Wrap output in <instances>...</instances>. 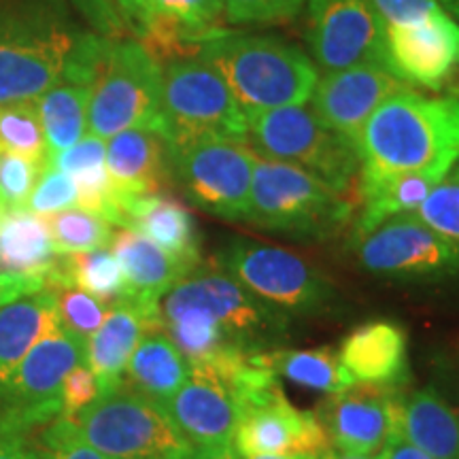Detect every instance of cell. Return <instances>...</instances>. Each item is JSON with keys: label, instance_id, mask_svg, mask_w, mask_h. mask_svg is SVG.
I'll return each mask as SVG.
<instances>
[{"label": "cell", "instance_id": "cell-3", "mask_svg": "<svg viewBox=\"0 0 459 459\" xmlns=\"http://www.w3.org/2000/svg\"><path fill=\"white\" fill-rule=\"evenodd\" d=\"M232 91L247 122L254 115L307 105L317 85V65L300 48L266 34L223 30L198 51Z\"/></svg>", "mask_w": 459, "mask_h": 459}, {"label": "cell", "instance_id": "cell-27", "mask_svg": "<svg viewBox=\"0 0 459 459\" xmlns=\"http://www.w3.org/2000/svg\"><path fill=\"white\" fill-rule=\"evenodd\" d=\"M398 434L432 459H459V415L432 389H400Z\"/></svg>", "mask_w": 459, "mask_h": 459}, {"label": "cell", "instance_id": "cell-25", "mask_svg": "<svg viewBox=\"0 0 459 459\" xmlns=\"http://www.w3.org/2000/svg\"><path fill=\"white\" fill-rule=\"evenodd\" d=\"M226 0H152V22L143 37L156 51L200 48L223 32Z\"/></svg>", "mask_w": 459, "mask_h": 459}, {"label": "cell", "instance_id": "cell-50", "mask_svg": "<svg viewBox=\"0 0 459 459\" xmlns=\"http://www.w3.org/2000/svg\"><path fill=\"white\" fill-rule=\"evenodd\" d=\"M319 459H381V457H370V455H355V453H347V451H341V449H334V446H330L328 451H324V453H321Z\"/></svg>", "mask_w": 459, "mask_h": 459}, {"label": "cell", "instance_id": "cell-29", "mask_svg": "<svg viewBox=\"0 0 459 459\" xmlns=\"http://www.w3.org/2000/svg\"><path fill=\"white\" fill-rule=\"evenodd\" d=\"M192 366L164 330L141 338L124 372V385L164 406L187 381Z\"/></svg>", "mask_w": 459, "mask_h": 459}, {"label": "cell", "instance_id": "cell-55", "mask_svg": "<svg viewBox=\"0 0 459 459\" xmlns=\"http://www.w3.org/2000/svg\"><path fill=\"white\" fill-rule=\"evenodd\" d=\"M0 271H3V268H0Z\"/></svg>", "mask_w": 459, "mask_h": 459}, {"label": "cell", "instance_id": "cell-44", "mask_svg": "<svg viewBox=\"0 0 459 459\" xmlns=\"http://www.w3.org/2000/svg\"><path fill=\"white\" fill-rule=\"evenodd\" d=\"M79 13L90 20V24L96 28V32L102 37L113 39L122 28V15L115 9L111 0H68Z\"/></svg>", "mask_w": 459, "mask_h": 459}, {"label": "cell", "instance_id": "cell-2", "mask_svg": "<svg viewBox=\"0 0 459 459\" xmlns=\"http://www.w3.org/2000/svg\"><path fill=\"white\" fill-rule=\"evenodd\" d=\"M85 34L68 0H0V105L41 99Z\"/></svg>", "mask_w": 459, "mask_h": 459}, {"label": "cell", "instance_id": "cell-18", "mask_svg": "<svg viewBox=\"0 0 459 459\" xmlns=\"http://www.w3.org/2000/svg\"><path fill=\"white\" fill-rule=\"evenodd\" d=\"M385 60L402 83L440 88L459 68V22L449 13L406 26H387Z\"/></svg>", "mask_w": 459, "mask_h": 459}, {"label": "cell", "instance_id": "cell-53", "mask_svg": "<svg viewBox=\"0 0 459 459\" xmlns=\"http://www.w3.org/2000/svg\"><path fill=\"white\" fill-rule=\"evenodd\" d=\"M7 213V206H4L3 203H0V220H3V215Z\"/></svg>", "mask_w": 459, "mask_h": 459}, {"label": "cell", "instance_id": "cell-36", "mask_svg": "<svg viewBox=\"0 0 459 459\" xmlns=\"http://www.w3.org/2000/svg\"><path fill=\"white\" fill-rule=\"evenodd\" d=\"M417 220L459 245V172L453 170L428 194L415 211Z\"/></svg>", "mask_w": 459, "mask_h": 459}, {"label": "cell", "instance_id": "cell-38", "mask_svg": "<svg viewBox=\"0 0 459 459\" xmlns=\"http://www.w3.org/2000/svg\"><path fill=\"white\" fill-rule=\"evenodd\" d=\"M74 206H77V187L71 177L45 162L26 209L41 217H51Z\"/></svg>", "mask_w": 459, "mask_h": 459}, {"label": "cell", "instance_id": "cell-28", "mask_svg": "<svg viewBox=\"0 0 459 459\" xmlns=\"http://www.w3.org/2000/svg\"><path fill=\"white\" fill-rule=\"evenodd\" d=\"M60 325L57 290L54 287L0 307V385L34 344Z\"/></svg>", "mask_w": 459, "mask_h": 459}, {"label": "cell", "instance_id": "cell-54", "mask_svg": "<svg viewBox=\"0 0 459 459\" xmlns=\"http://www.w3.org/2000/svg\"><path fill=\"white\" fill-rule=\"evenodd\" d=\"M455 170H457V172H459V164H455Z\"/></svg>", "mask_w": 459, "mask_h": 459}, {"label": "cell", "instance_id": "cell-10", "mask_svg": "<svg viewBox=\"0 0 459 459\" xmlns=\"http://www.w3.org/2000/svg\"><path fill=\"white\" fill-rule=\"evenodd\" d=\"M215 262L257 300L281 313L321 311L332 298L330 281L311 262L283 247L237 240Z\"/></svg>", "mask_w": 459, "mask_h": 459}, {"label": "cell", "instance_id": "cell-6", "mask_svg": "<svg viewBox=\"0 0 459 459\" xmlns=\"http://www.w3.org/2000/svg\"><path fill=\"white\" fill-rule=\"evenodd\" d=\"M247 145L260 158L311 172L342 196H358L359 153L351 143L328 128L313 108L283 107L249 117Z\"/></svg>", "mask_w": 459, "mask_h": 459}, {"label": "cell", "instance_id": "cell-22", "mask_svg": "<svg viewBox=\"0 0 459 459\" xmlns=\"http://www.w3.org/2000/svg\"><path fill=\"white\" fill-rule=\"evenodd\" d=\"M107 170L122 198L162 194L170 181L169 147L156 130H126L107 139Z\"/></svg>", "mask_w": 459, "mask_h": 459}, {"label": "cell", "instance_id": "cell-39", "mask_svg": "<svg viewBox=\"0 0 459 459\" xmlns=\"http://www.w3.org/2000/svg\"><path fill=\"white\" fill-rule=\"evenodd\" d=\"M57 308H60L62 325L85 341L100 328L107 317L105 302L96 300L94 296L85 294L77 287L57 290Z\"/></svg>", "mask_w": 459, "mask_h": 459}, {"label": "cell", "instance_id": "cell-37", "mask_svg": "<svg viewBox=\"0 0 459 459\" xmlns=\"http://www.w3.org/2000/svg\"><path fill=\"white\" fill-rule=\"evenodd\" d=\"M43 164L41 160L0 149V203L7 206V211L26 209Z\"/></svg>", "mask_w": 459, "mask_h": 459}, {"label": "cell", "instance_id": "cell-46", "mask_svg": "<svg viewBox=\"0 0 459 459\" xmlns=\"http://www.w3.org/2000/svg\"><path fill=\"white\" fill-rule=\"evenodd\" d=\"M0 459H49L43 445H34L24 434L0 432Z\"/></svg>", "mask_w": 459, "mask_h": 459}, {"label": "cell", "instance_id": "cell-23", "mask_svg": "<svg viewBox=\"0 0 459 459\" xmlns=\"http://www.w3.org/2000/svg\"><path fill=\"white\" fill-rule=\"evenodd\" d=\"M338 358L355 383L398 385L409 377L406 334L389 321H372L353 330L342 341Z\"/></svg>", "mask_w": 459, "mask_h": 459}, {"label": "cell", "instance_id": "cell-14", "mask_svg": "<svg viewBox=\"0 0 459 459\" xmlns=\"http://www.w3.org/2000/svg\"><path fill=\"white\" fill-rule=\"evenodd\" d=\"M385 30L370 0H308V49L325 73L353 66L387 68Z\"/></svg>", "mask_w": 459, "mask_h": 459}, {"label": "cell", "instance_id": "cell-9", "mask_svg": "<svg viewBox=\"0 0 459 459\" xmlns=\"http://www.w3.org/2000/svg\"><path fill=\"white\" fill-rule=\"evenodd\" d=\"M85 361V338L65 325L41 338L0 385V432L24 434L62 415V383Z\"/></svg>", "mask_w": 459, "mask_h": 459}, {"label": "cell", "instance_id": "cell-40", "mask_svg": "<svg viewBox=\"0 0 459 459\" xmlns=\"http://www.w3.org/2000/svg\"><path fill=\"white\" fill-rule=\"evenodd\" d=\"M308 0H226L232 24H281L300 13Z\"/></svg>", "mask_w": 459, "mask_h": 459}, {"label": "cell", "instance_id": "cell-4", "mask_svg": "<svg viewBox=\"0 0 459 459\" xmlns=\"http://www.w3.org/2000/svg\"><path fill=\"white\" fill-rule=\"evenodd\" d=\"M160 134L169 152L203 141L247 143L249 122L204 57H170L162 66Z\"/></svg>", "mask_w": 459, "mask_h": 459}, {"label": "cell", "instance_id": "cell-7", "mask_svg": "<svg viewBox=\"0 0 459 459\" xmlns=\"http://www.w3.org/2000/svg\"><path fill=\"white\" fill-rule=\"evenodd\" d=\"M162 65L141 41L107 45L90 99L88 132L107 141L126 130H160ZM160 134V132H158Z\"/></svg>", "mask_w": 459, "mask_h": 459}, {"label": "cell", "instance_id": "cell-21", "mask_svg": "<svg viewBox=\"0 0 459 459\" xmlns=\"http://www.w3.org/2000/svg\"><path fill=\"white\" fill-rule=\"evenodd\" d=\"M152 330H160L156 315L126 298L113 302L100 328L85 341V361L99 383L100 394L122 385L130 355L141 338Z\"/></svg>", "mask_w": 459, "mask_h": 459}, {"label": "cell", "instance_id": "cell-52", "mask_svg": "<svg viewBox=\"0 0 459 459\" xmlns=\"http://www.w3.org/2000/svg\"><path fill=\"white\" fill-rule=\"evenodd\" d=\"M440 4H443V9L449 13L451 17H455L459 22V0H438Z\"/></svg>", "mask_w": 459, "mask_h": 459}, {"label": "cell", "instance_id": "cell-35", "mask_svg": "<svg viewBox=\"0 0 459 459\" xmlns=\"http://www.w3.org/2000/svg\"><path fill=\"white\" fill-rule=\"evenodd\" d=\"M0 149L45 162L48 143L37 100L0 105Z\"/></svg>", "mask_w": 459, "mask_h": 459}, {"label": "cell", "instance_id": "cell-31", "mask_svg": "<svg viewBox=\"0 0 459 459\" xmlns=\"http://www.w3.org/2000/svg\"><path fill=\"white\" fill-rule=\"evenodd\" d=\"M48 217L11 209L0 220V268L11 274H48L56 264Z\"/></svg>", "mask_w": 459, "mask_h": 459}, {"label": "cell", "instance_id": "cell-19", "mask_svg": "<svg viewBox=\"0 0 459 459\" xmlns=\"http://www.w3.org/2000/svg\"><path fill=\"white\" fill-rule=\"evenodd\" d=\"M162 409L189 445L232 446L240 417L238 402L226 378L211 366H192L187 381Z\"/></svg>", "mask_w": 459, "mask_h": 459}, {"label": "cell", "instance_id": "cell-24", "mask_svg": "<svg viewBox=\"0 0 459 459\" xmlns=\"http://www.w3.org/2000/svg\"><path fill=\"white\" fill-rule=\"evenodd\" d=\"M122 228H130L181 257L192 266L200 264V237L196 221L175 198L164 194L130 196L122 200Z\"/></svg>", "mask_w": 459, "mask_h": 459}, {"label": "cell", "instance_id": "cell-47", "mask_svg": "<svg viewBox=\"0 0 459 459\" xmlns=\"http://www.w3.org/2000/svg\"><path fill=\"white\" fill-rule=\"evenodd\" d=\"M117 11L130 22L141 34H145L149 22H152V0H115Z\"/></svg>", "mask_w": 459, "mask_h": 459}, {"label": "cell", "instance_id": "cell-13", "mask_svg": "<svg viewBox=\"0 0 459 459\" xmlns=\"http://www.w3.org/2000/svg\"><path fill=\"white\" fill-rule=\"evenodd\" d=\"M359 266L377 277L402 281L443 279L459 273V245L415 215H398L353 238Z\"/></svg>", "mask_w": 459, "mask_h": 459}, {"label": "cell", "instance_id": "cell-45", "mask_svg": "<svg viewBox=\"0 0 459 459\" xmlns=\"http://www.w3.org/2000/svg\"><path fill=\"white\" fill-rule=\"evenodd\" d=\"M48 279L41 274H11L0 273V307L20 300V298L39 294L48 290Z\"/></svg>", "mask_w": 459, "mask_h": 459}, {"label": "cell", "instance_id": "cell-34", "mask_svg": "<svg viewBox=\"0 0 459 459\" xmlns=\"http://www.w3.org/2000/svg\"><path fill=\"white\" fill-rule=\"evenodd\" d=\"M54 249L57 255L83 254L111 245L113 223L85 209H66L48 217Z\"/></svg>", "mask_w": 459, "mask_h": 459}, {"label": "cell", "instance_id": "cell-15", "mask_svg": "<svg viewBox=\"0 0 459 459\" xmlns=\"http://www.w3.org/2000/svg\"><path fill=\"white\" fill-rule=\"evenodd\" d=\"M398 385L355 383L315 411L334 449L375 457L398 434Z\"/></svg>", "mask_w": 459, "mask_h": 459}, {"label": "cell", "instance_id": "cell-41", "mask_svg": "<svg viewBox=\"0 0 459 459\" xmlns=\"http://www.w3.org/2000/svg\"><path fill=\"white\" fill-rule=\"evenodd\" d=\"M41 445L48 451L49 459H117L105 455L99 449L85 443L73 423L65 417H57L54 423L45 428L41 436Z\"/></svg>", "mask_w": 459, "mask_h": 459}, {"label": "cell", "instance_id": "cell-12", "mask_svg": "<svg viewBox=\"0 0 459 459\" xmlns=\"http://www.w3.org/2000/svg\"><path fill=\"white\" fill-rule=\"evenodd\" d=\"M170 172L206 213L245 221L257 153L247 143L203 141L169 152Z\"/></svg>", "mask_w": 459, "mask_h": 459}, {"label": "cell", "instance_id": "cell-1", "mask_svg": "<svg viewBox=\"0 0 459 459\" xmlns=\"http://www.w3.org/2000/svg\"><path fill=\"white\" fill-rule=\"evenodd\" d=\"M358 153L359 181L404 172L446 177L459 162V96L395 91L370 115Z\"/></svg>", "mask_w": 459, "mask_h": 459}, {"label": "cell", "instance_id": "cell-17", "mask_svg": "<svg viewBox=\"0 0 459 459\" xmlns=\"http://www.w3.org/2000/svg\"><path fill=\"white\" fill-rule=\"evenodd\" d=\"M394 73L381 66H353L328 71L317 79L311 94L313 113L358 149L370 115L395 91L404 90Z\"/></svg>", "mask_w": 459, "mask_h": 459}, {"label": "cell", "instance_id": "cell-30", "mask_svg": "<svg viewBox=\"0 0 459 459\" xmlns=\"http://www.w3.org/2000/svg\"><path fill=\"white\" fill-rule=\"evenodd\" d=\"M443 179L445 177L438 172H404L385 179L359 181L358 200L361 211L355 221L353 238L372 232L392 217L415 213L419 204Z\"/></svg>", "mask_w": 459, "mask_h": 459}, {"label": "cell", "instance_id": "cell-33", "mask_svg": "<svg viewBox=\"0 0 459 459\" xmlns=\"http://www.w3.org/2000/svg\"><path fill=\"white\" fill-rule=\"evenodd\" d=\"M271 366L277 377L324 394H338L355 385L334 349H271Z\"/></svg>", "mask_w": 459, "mask_h": 459}, {"label": "cell", "instance_id": "cell-49", "mask_svg": "<svg viewBox=\"0 0 459 459\" xmlns=\"http://www.w3.org/2000/svg\"><path fill=\"white\" fill-rule=\"evenodd\" d=\"M170 459H237L232 446H187Z\"/></svg>", "mask_w": 459, "mask_h": 459}, {"label": "cell", "instance_id": "cell-11", "mask_svg": "<svg viewBox=\"0 0 459 459\" xmlns=\"http://www.w3.org/2000/svg\"><path fill=\"white\" fill-rule=\"evenodd\" d=\"M200 311L240 347L262 349L285 328V313L268 307L221 268L196 266L160 300V313Z\"/></svg>", "mask_w": 459, "mask_h": 459}, {"label": "cell", "instance_id": "cell-5", "mask_svg": "<svg viewBox=\"0 0 459 459\" xmlns=\"http://www.w3.org/2000/svg\"><path fill=\"white\" fill-rule=\"evenodd\" d=\"M355 203L298 166L257 156L245 221L296 238L324 240L351 221Z\"/></svg>", "mask_w": 459, "mask_h": 459}, {"label": "cell", "instance_id": "cell-20", "mask_svg": "<svg viewBox=\"0 0 459 459\" xmlns=\"http://www.w3.org/2000/svg\"><path fill=\"white\" fill-rule=\"evenodd\" d=\"M108 247L122 268L126 300L139 304L158 319L160 300L196 268L130 228L117 230Z\"/></svg>", "mask_w": 459, "mask_h": 459}, {"label": "cell", "instance_id": "cell-51", "mask_svg": "<svg viewBox=\"0 0 459 459\" xmlns=\"http://www.w3.org/2000/svg\"><path fill=\"white\" fill-rule=\"evenodd\" d=\"M237 459H319V457H315V455H302V453H291V455H255V457L237 455Z\"/></svg>", "mask_w": 459, "mask_h": 459}, {"label": "cell", "instance_id": "cell-26", "mask_svg": "<svg viewBox=\"0 0 459 459\" xmlns=\"http://www.w3.org/2000/svg\"><path fill=\"white\" fill-rule=\"evenodd\" d=\"M57 170L66 172L77 187V206L105 217L108 223L122 228V196L113 187L107 170V141L99 136H83L77 145L45 160Z\"/></svg>", "mask_w": 459, "mask_h": 459}, {"label": "cell", "instance_id": "cell-8", "mask_svg": "<svg viewBox=\"0 0 459 459\" xmlns=\"http://www.w3.org/2000/svg\"><path fill=\"white\" fill-rule=\"evenodd\" d=\"M65 419L85 443L117 459H170L192 446L162 406L124 383Z\"/></svg>", "mask_w": 459, "mask_h": 459}, {"label": "cell", "instance_id": "cell-43", "mask_svg": "<svg viewBox=\"0 0 459 459\" xmlns=\"http://www.w3.org/2000/svg\"><path fill=\"white\" fill-rule=\"evenodd\" d=\"M99 383H96L94 375H91L88 361L74 366L68 372L65 383H62V415L60 417H73L85 406L99 398Z\"/></svg>", "mask_w": 459, "mask_h": 459}, {"label": "cell", "instance_id": "cell-16", "mask_svg": "<svg viewBox=\"0 0 459 459\" xmlns=\"http://www.w3.org/2000/svg\"><path fill=\"white\" fill-rule=\"evenodd\" d=\"M328 434L311 411H298L283 387L240 406L232 449L237 455H302L319 457L330 449Z\"/></svg>", "mask_w": 459, "mask_h": 459}, {"label": "cell", "instance_id": "cell-42", "mask_svg": "<svg viewBox=\"0 0 459 459\" xmlns=\"http://www.w3.org/2000/svg\"><path fill=\"white\" fill-rule=\"evenodd\" d=\"M385 26H406L446 13L438 0H370Z\"/></svg>", "mask_w": 459, "mask_h": 459}, {"label": "cell", "instance_id": "cell-48", "mask_svg": "<svg viewBox=\"0 0 459 459\" xmlns=\"http://www.w3.org/2000/svg\"><path fill=\"white\" fill-rule=\"evenodd\" d=\"M381 459H432L426 455L423 451H419L417 446L406 443L400 434H395L392 440H389L385 449L381 453Z\"/></svg>", "mask_w": 459, "mask_h": 459}, {"label": "cell", "instance_id": "cell-32", "mask_svg": "<svg viewBox=\"0 0 459 459\" xmlns=\"http://www.w3.org/2000/svg\"><path fill=\"white\" fill-rule=\"evenodd\" d=\"M48 285L54 290L77 287L100 302L119 300L126 290L122 268L107 247L83 254L57 255L54 268L48 274Z\"/></svg>", "mask_w": 459, "mask_h": 459}]
</instances>
